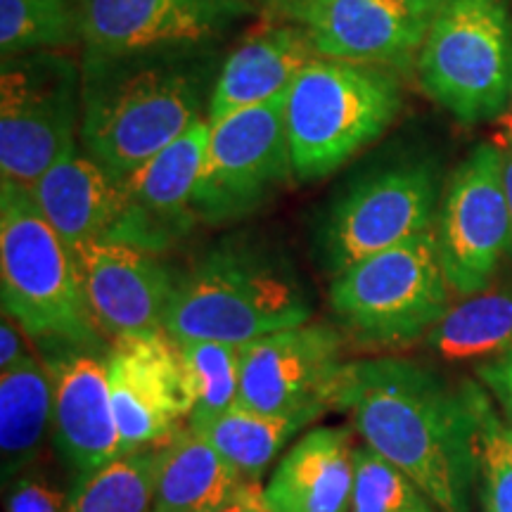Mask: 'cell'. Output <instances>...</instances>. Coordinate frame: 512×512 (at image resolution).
Instances as JSON below:
<instances>
[{
	"instance_id": "6da1fadb",
	"label": "cell",
	"mask_w": 512,
	"mask_h": 512,
	"mask_svg": "<svg viewBox=\"0 0 512 512\" xmlns=\"http://www.w3.org/2000/svg\"><path fill=\"white\" fill-rule=\"evenodd\" d=\"M335 408L363 441L406 472L439 512H472L477 489L475 415L460 387L408 358L349 363Z\"/></svg>"
},
{
	"instance_id": "7a4b0ae2",
	"label": "cell",
	"mask_w": 512,
	"mask_h": 512,
	"mask_svg": "<svg viewBox=\"0 0 512 512\" xmlns=\"http://www.w3.org/2000/svg\"><path fill=\"white\" fill-rule=\"evenodd\" d=\"M211 69L204 46L83 53L81 147L126 183L202 119L214 88Z\"/></svg>"
},
{
	"instance_id": "3957f363",
	"label": "cell",
	"mask_w": 512,
	"mask_h": 512,
	"mask_svg": "<svg viewBox=\"0 0 512 512\" xmlns=\"http://www.w3.org/2000/svg\"><path fill=\"white\" fill-rule=\"evenodd\" d=\"M0 283L3 313L38 349L102 347L76 252L10 181H0Z\"/></svg>"
},
{
	"instance_id": "277c9868",
	"label": "cell",
	"mask_w": 512,
	"mask_h": 512,
	"mask_svg": "<svg viewBox=\"0 0 512 512\" xmlns=\"http://www.w3.org/2000/svg\"><path fill=\"white\" fill-rule=\"evenodd\" d=\"M309 318V294L292 266L268 249L230 242L178 278L164 330L178 344H247Z\"/></svg>"
},
{
	"instance_id": "5b68a950",
	"label": "cell",
	"mask_w": 512,
	"mask_h": 512,
	"mask_svg": "<svg viewBox=\"0 0 512 512\" xmlns=\"http://www.w3.org/2000/svg\"><path fill=\"white\" fill-rule=\"evenodd\" d=\"M394 69L313 57L285 95V131L299 181H320L394 124L401 112Z\"/></svg>"
},
{
	"instance_id": "8992f818",
	"label": "cell",
	"mask_w": 512,
	"mask_h": 512,
	"mask_svg": "<svg viewBox=\"0 0 512 512\" xmlns=\"http://www.w3.org/2000/svg\"><path fill=\"white\" fill-rule=\"evenodd\" d=\"M425 95L463 124L491 121L512 95L510 0H451L415 57Z\"/></svg>"
},
{
	"instance_id": "52a82bcc",
	"label": "cell",
	"mask_w": 512,
	"mask_h": 512,
	"mask_svg": "<svg viewBox=\"0 0 512 512\" xmlns=\"http://www.w3.org/2000/svg\"><path fill=\"white\" fill-rule=\"evenodd\" d=\"M328 302L342 328L368 347H403L427 337L451 309L434 230L337 273Z\"/></svg>"
},
{
	"instance_id": "ba28073f",
	"label": "cell",
	"mask_w": 512,
	"mask_h": 512,
	"mask_svg": "<svg viewBox=\"0 0 512 512\" xmlns=\"http://www.w3.org/2000/svg\"><path fill=\"white\" fill-rule=\"evenodd\" d=\"M81 69L55 50L3 57L0 69V174L19 188L79 143Z\"/></svg>"
},
{
	"instance_id": "9c48e42d",
	"label": "cell",
	"mask_w": 512,
	"mask_h": 512,
	"mask_svg": "<svg viewBox=\"0 0 512 512\" xmlns=\"http://www.w3.org/2000/svg\"><path fill=\"white\" fill-rule=\"evenodd\" d=\"M285 95L211 124L207 159L192 200L197 223L238 221L294 176Z\"/></svg>"
},
{
	"instance_id": "30bf717a",
	"label": "cell",
	"mask_w": 512,
	"mask_h": 512,
	"mask_svg": "<svg viewBox=\"0 0 512 512\" xmlns=\"http://www.w3.org/2000/svg\"><path fill=\"white\" fill-rule=\"evenodd\" d=\"M434 238L451 292L489 290L512 249V219L503 183V152L482 143L467 155L441 197Z\"/></svg>"
},
{
	"instance_id": "8fae6325",
	"label": "cell",
	"mask_w": 512,
	"mask_h": 512,
	"mask_svg": "<svg viewBox=\"0 0 512 512\" xmlns=\"http://www.w3.org/2000/svg\"><path fill=\"white\" fill-rule=\"evenodd\" d=\"M439 185L430 164H403L363 178L332 209L320 233L332 278L368 256L434 230Z\"/></svg>"
},
{
	"instance_id": "7c38bea8",
	"label": "cell",
	"mask_w": 512,
	"mask_h": 512,
	"mask_svg": "<svg viewBox=\"0 0 512 512\" xmlns=\"http://www.w3.org/2000/svg\"><path fill=\"white\" fill-rule=\"evenodd\" d=\"M110 392L121 453L164 446L192 408L183 347L166 330L112 339Z\"/></svg>"
},
{
	"instance_id": "4fadbf2b",
	"label": "cell",
	"mask_w": 512,
	"mask_h": 512,
	"mask_svg": "<svg viewBox=\"0 0 512 512\" xmlns=\"http://www.w3.org/2000/svg\"><path fill=\"white\" fill-rule=\"evenodd\" d=\"M342 332L325 323H302L242 344L238 406L259 413H290L335 406L349 363Z\"/></svg>"
},
{
	"instance_id": "5bb4252c",
	"label": "cell",
	"mask_w": 512,
	"mask_h": 512,
	"mask_svg": "<svg viewBox=\"0 0 512 512\" xmlns=\"http://www.w3.org/2000/svg\"><path fill=\"white\" fill-rule=\"evenodd\" d=\"M264 8L302 29L318 57L387 69H406L430 29L401 0H268Z\"/></svg>"
},
{
	"instance_id": "9a60e30c",
	"label": "cell",
	"mask_w": 512,
	"mask_h": 512,
	"mask_svg": "<svg viewBox=\"0 0 512 512\" xmlns=\"http://www.w3.org/2000/svg\"><path fill=\"white\" fill-rule=\"evenodd\" d=\"M86 53L207 46L240 19L249 0H74Z\"/></svg>"
},
{
	"instance_id": "2e32d148",
	"label": "cell",
	"mask_w": 512,
	"mask_h": 512,
	"mask_svg": "<svg viewBox=\"0 0 512 512\" xmlns=\"http://www.w3.org/2000/svg\"><path fill=\"white\" fill-rule=\"evenodd\" d=\"M74 252L102 335L164 330L178 278L155 252L110 238L83 242Z\"/></svg>"
},
{
	"instance_id": "e0dca14e",
	"label": "cell",
	"mask_w": 512,
	"mask_h": 512,
	"mask_svg": "<svg viewBox=\"0 0 512 512\" xmlns=\"http://www.w3.org/2000/svg\"><path fill=\"white\" fill-rule=\"evenodd\" d=\"M53 375V441L76 477H88L121 456L110 392V347L46 349Z\"/></svg>"
},
{
	"instance_id": "ac0fdd59",
	"label": "cell",
	"mask_w": 512,
	"mask_h": 512,
	"mask_svg": "<svg viewBox=\"0 0 512 512\" xmlns=\"http://www.w3.org/2000/svg\"><path fill=\"white\" fill-rule=\"evenodd\" d=\"M209 136V119H197L181 138L147 159L128 178L124 183L126 211L110 240L128 242L157 254L197 223L192 200L204 171Z\"/></svg>"
},
{
	"instance_id": "d6986e66",
	"label": "cell",
	"mask_w": 512,
	"mask_h": 512,
	"mask_svg": "<svg viewBox=\"0 0 512 512\" xmlns=\"http://www.w3.org/2000/svg\"><path fill=\"white\" fill-rule=\"evenodd\" d=\"M313 57L318 55L311 38L294 24L275 22L254 31L223 60L204 117L219 124L230 114L280 98Z\"/></svg>"
},
{
	"instance_id": "ffe728a7",
	"label": "cell",
	"mask_w": 512,
	"mask_h": 512,
	"mask_svg": "<svg viewBox=\"0 0 512 512\" xmlns=\"http://www.w3.org/2000/svg\"><path fill=\"white\" fill-rule=\"evenodd\" d=\"M29 195L72 249L110 238L126 211L124 183L114 181L81 143L69 147L31 185Z\"/></svg>"
},
{
	"instance_id": "44dd1931",
	"label": "cell",
	"mask_w": 512,
	"mask_h": 512,
	"mask_svg": "<svg viewBox=\"0 0 512 512\" xmlns=\"http://www.w3.org/2000/svg\"><path fill=\"white\" fill-rule=\"evenodd\" d=\"M349 427H316L285 453L264 489L268 512H349L354 496Z\"/></svg>"
},
{
	"instance_id": "7402d4cb",
	"label": "cell",
	"mask_w": 512,
	"mask_h": 512,
	"mask_svg": "<svg viewBox=\"0 0 512 512\" xmlns=\"http://www.w3.org/2000/svg\"><path fill=\"white\" fill-rule=\"evenodd\" d=\"M245 477L190 425L164 444L152 512H219Z\"/></svg>"
},
{
	"instance_id": "603a6c76",
	"label": "cell",
	"mask_w": 512,
	"mask_h": 512,
	"mask_svg": "<svg viewBox=\"0 0 512 512\" xmlns=\"http://www.w3.org/2000/svg\"><path fill=\"white\" fill-rule=\"evenodd\" d=\"M55 387L48 363L24 358L0 375V472L3 486L29 470L53 430Z\"/></svg>"
},
{
	"instance_id": "cb8c5ba5",
	"label": "cell",
	"mask_w": 512,
	"mask_h": 512,
	"mask_svg": "<svg viewBox=\"0 0 512 512\" xmlns=\"http://www.w3.org/2000/svg\"><path fill=\"white\" fill-rule=\"evenodd\" d=\"M323 408H302L290 413H259L233 406L221 418L195 430L209 441L245 479L261 482L268 465L294 434L320 418Z\"/></svg>"
},
{
	"instance_id": "d4e9b609",
	"label": "cell",
	"mask_w": 512,
	"mask_h": 512,
	"mask_svg": "<svg viewBox=\"0 0 512 512\" xmlns=\"http://www.w3.org/2000/svg\"><path fill=\"white\" fill-rule=\"evenodd\" d=\"M448 361H491L512 351V287H494L451 306L425 337Z\"/></svg>"
},
{
	"instance_id": "484cf974",
	"label": "cell",
	"mask_w": 512,
	"mask_h": 512,
	"mask_svg": "<svg viewBox=\"0 0 512 512\" xmlns=\"http://www.w3.org/2000/svg\"><path fill=\"white\" fill-rule=\"evenodd\" d=\"M164 446L121 453L88 477H76L69 512H152Z\"/></svg>"
},
{
	"instance_id": "4316f807",
	"label": "cell",
	"mask_w": 512,
	"mask_h": 512,
	"mask_svg": "<svg viewBox=\"0 0 512 512\" xmlns=\"http://www.w3.org/2000/svg\"><path fill=\"white\" fill-rule=\"evenodd\" d=\"M463 392L475 415L477 494L482 512H512V425L484 384L465 380Z\"/></svg>"
},
{
	"instance_id": "83f0119b",
	"label": "cell",
	"mask_w": 512,
	"mask_h": 512,
	"mask_svg": "<svg viewBox=\"0 0 512 512\" xmlns=\"http://www.w3.org/2000/svg\"><path fill=\"white\" fill-rule=\"evenodd\" d=\"M192 408L185 425L200 430L238 406L242 344L233 342H185Z\"/></svg>"
},
{
	"instance_id": "f1b7e54d",
	"label": "cell",
	"mask_w": 512,
	"mask_h": 512,
	"mask_svg": "<svg viewBox=\"0 0 512 512\" xmlns=\"http://www.w3.org/2000/svg\"><path fill=\"white\" fill-rule=\"evenodd\" d=\"M81 41L74 0H0L3 57L67 48Z\"/></svg>"
},
{
	"instance_id": "f546056e",
	"label": "cell",
	"mask_w": 512,
	"mask_h": 512,
	"mask_svg": "<svg viewBox=\"0 0 512 512\" xmlns=\"http://www.w3.org/2000/svg\"><path fill=\"white\" fill-rule=\"evenodd\" d=\"M354 465L351 512H439L432 498L406 472L368 444L354 448Z\"/></svg>"
},
{
	"instance_id": "4dcf8cb0",
	"label": "cell",
	"mask_w": 512,
	"mask_h": 512,
	"mask_svg": "<svg viewBox=\"0 0 512 512\" xmlns=\"http://www.w3.org/2000/svg\"><path fill=\"white\" fill-rule=\"evenodd\" d=\"M8 512H69V498L41 472L24 470L5 486Z\"/></svg>"
},
{
	"instance_id": "1f68e13d",
	"label": "cell",
	"mask_w": 512,
	"mask_h": 512,
	"mask_svg": "<svg viewBox=\"0 0 512 512\" xmlns=\"http://www.w3.org/2000/svg\"><path fill=\"white\" fill-rule=\"evenodd\" d=\"M477 377L484 384L486 392L494 396L503 418L512 425V351L479 363Z\"/></svg>"
},
{
	"instance_id": "d6a6232c",
	"label": "cell",
	"mask_w": 512,
	"mask_h": 512,
	"mask_svg": "<svg viewBox=\"0 0 512 512\" xmlns=\"http://www.w3.org/2000/svg\"><path fill=\"white\" fill-rule=\"evenodd\" d=\"M22 328L17 325V320H12L10 316L3 313V325H0V370H10L19 366L24 358H29L31 354L24 347L22 339Z\"/></svg>"
},
{
	"instance_id": "836d02e7",
	"label": "cell",
	"mask_w": 512,
	"mask_h": 512,
	"mask_svg": "<svg viewBox=\"0 0 512 512\" xmlns=\"http://www.w3.org/2000/svg\"><path fill=\"white\" fill-rule=\"evenodd\" d=\"M219 512H268L264 486H261V482H254V479H245Z\"/></svg>"
},
{
	"instance_id": "e575fe53",
	"label": "cell",
	"mask_w": 512,
	"mask_h": 512,
	"mask_svg": "<svg viewBox=\"0 0 512 512\" xmlns=\"http://www.w3.org/2000/svg\"><path fill=\"white\" fill-rule=\"evenodd\" d=\"M403 5H408V8H411L413 12H418L420 17H425V19H432L439 15L441 10L446 8L448 3H451V0H401Z\"/></svg>"
},
{
	"instance_id": "d590c367",
	"label": "cell",
	"mask_w": 512,
	"mask_h": 512,
	"mask_svg": "<svg viewBox=\"0 0 512 512\" xmlns=\"http://www.w3.org/2000/svg\"><path fill=\"white\" fill-rule=\"evenodd\" d=\"M501 152H503V183H505V195H508V207H510V219H512V138Z\"/></svg>"
},
{
	"instance_id": "8d00e7d4",
	"label": "cell",
	"mask_w": 512,
	"mask_h": 512,
	"mask_svg": "<svg viewBox=\"0 0 512 512\" xmlns=\"http://www.w3.org/2000/svg\"><path fill=\"white\" fill-rule=\"evenodd\" d=\"M249 3H252V5H256V3H261V5H266V3H268V0H249Z\"/></svg>"
},
{
	"instance_id": "74e56055",
	"label": "cell",
	"mask_w": 512,
	"mask_h": 512,
	"mask_svg": "<svg viewBox=\"0 0 512 512\" xmlns=\"http://www.w3.org/2000/svg\"><path fill=\"white\" fill-rule=\"evenodd\" d=\"M508 107H510V114H512V95H510V105Z\"/></svg>"
}]
</instances>
